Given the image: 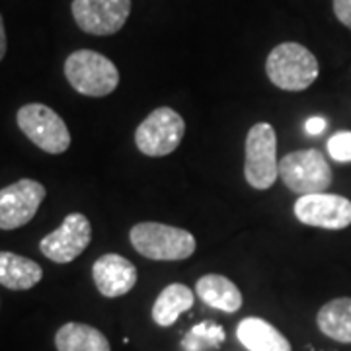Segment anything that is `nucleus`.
<instances>
[{"label":"nucleus","instance_id":"16","mask_svg":"<svg viewBox=\"0 0 351 351\" xmlns=\"http://www.w3.org/2000/svg\"><path fill=\"white\" fill-rule=\"evenodd\" d=\"M193 302H195V295L188 285L170 283L160 291V295L152 304V320L162 328L172 326L182 314L188 313L193 306Z\"/></svg>","mask_w":351,"mask_h":351},{"label":"nucleus","instance_id":"5","mask_svg":"<svg viewBox=\"0 0 351 351\" xmlns=\"http://www.w3.org/2000/svg\"><path fill=\"white\" fill-rule=\"evenodd\" d=\"M20 131L47 154H63L71 147V133L63 117L45 104H25L16 113Z\"/></svg>","mask_w":351,"mask_h":351},{"label":"nucleus","instance_id":"9","mask_svg":"<svg viewBox=\"0 0 351 351\" xmlns=\"http://www.w3.org/2000/svg\"><path fill=\"white\" fill-rule=\"evenodd\" d=\"M92 240V225L82 213L64 217L59 228H55L39 242L41 254L55 263H71L86 250Z\"/></svg>","mask_w":351,"mask_h":351},{"label":"nucleus","instance_id":"22","mask_svg":"<svg viewBox=\"0 0 351 351\" xmlns=\"http://www.w3.org/2000/svg\"><path fill=\"white\" fill-rule=\"evenodd\" d=\"M324 129H326V121H324V117H311V119L304 123V131H306V135H320Z\"/></svg>","mask_w":351,"mask_h":351},{"label":"nucleus","instance_id":"10","mask_svg":"<svg viewBox=\"0 0 351 351\" xmlns=\"http://www.w3.org/2000/svg\"><path fill=\"white\" fill-rule=\"evenodd\" d=\"M76 25L90 36L117 34L131 14V0H73Z\"/></svg>","mask_w":351,"mask_h":351},{"label":"nucleus","instance_id":"1","mask_svg":"<svg viewBox=\"0 0 351 351\" xmlns=\"http://www.w3.org/2000/svg\"><path fill=\"white\" fill-rule=\"evenodd\" d=\"M265 73L271 84L285 92H302L313 86L320 66L313 51L301 43L285 41L276 45L265 61Z\"/></svg>","mask_w":351,"mask_h":351},{"label":"nucleus","instance_id":"15","mask_svg":"<svg viewBox=\"0 0 351 351\" xmlns=\"http://www.w3.org/2000/svg\"><path fill=\"white\" fill-rule=\"evenodd\" d=\"M43 269L38 262L14 252H0V285L10 291H27L41 281Z\"/></svg>","mask_w":351,"mask_h":351},{"label":"nucleus","instance_id":"7","mask_svg":"<svg viewBox=\"0 0 351 351\" xmlns=\"http://www.w3.org/2000/svg\"><path fill=\"white\" fill-rule=\"evenodd\" d=\"M244 176L254 189H269L279 178L277 135L269 123H256L246 135Z\"/></svg>","mask_w":351,"mask_h":351},{"label":"nucleus","instance_id":"20","mask_svg":"<svg viewBox=\"0 0 351 351\" xmlns=\"http://www.w3.org/2000/svg\"><path fill=\"white\" fill-rule=\"evenodd\" d=\"M328 152L336 162H351V131H338L328 141Z\"/></svg>","mask_w":351,"mask_h":351},{"label":"nucleus","instance_id":"4","mask_svg":"<svg viewBox=\"0 0 351 351\" xmlns=\"http://www.w3.org/2000/svg\"><path fill=\"white\" fill-rule=\"evenodd\" d=\"M279 178L299 197L324 193L334 180L326 156L318 149H304L285 154L279 160Z\"/></svg>","mask_w":351,"mask_h":351},{"label":"nucleus","instance_id":"6","mask_svg":"<svg viewBox=\"0 0 351 351\" xmlns=\"http://www.w3.org/2000/svg\"><path fill=\"white\" fill-rule=\"evenodd\" d=\"M186 133V121L172 108L152 110L135 131V145L143 154L158 158L168 156L180 147Z\"/></svg>","mask_w":351,"mask_h":351},{"label":"nucleus","instance_id":"21","mask_svg":"<svg viewBox=\"0 0 351 351\" xmlns=\"http://www.w3.org/2000/svg\"><path fill=\"white\" fill-rule=\"evenodd\" d=\"M334 14L341 24L351 29V0H334Z\"/></svg>","mask_w":351,"mask_h":351},{"label":"nucleus","instance_id":"18","mask_svg":"<svg viewBox=\"0 0 351 351\" xmlns=\"http://www.w3.org/2000/svg\"><path fill=\"white\" fill-rule=\"evenodd\" d=\"M318 330L328 338L351 343V299L339 297L326 302L316 314Z\"/></svg>","mask_w":351,"mask_h":351},{"label":"nucleus","instance_id":"3","mask_svg":"<svg viewBox=\"0 0 351 351\" xmlns=\"http://www.w3.org/2000/svg\"><path fill=\"white\" fill-rule=\"evenodd\" d=\"M64 76L78 94L104 98L119 86V71L106 55L92 49H78L64 61Z\"/></svg>","mask_w":351,"mask_h":351},{"label":"nucleus","instance_id":"11","mask_svg":"<svg viewBox=\"0 0 351 351\" xmlns=\"http://www.w3.org/2000/svg\"><path fill=\"white\" fill-rule=\"evenodd\" d=\"M295 217L302 225L341 230L351 225V201L336 193H313L295 201Z\"/></svg>","mask_w":351,"mask_h":351},{"label":"nucleus","instance_id":"8","mask_svg":"<svg viewBox=\"0 0 351 351\" xmlns=\"http://www.w3.org/2000/svg\"><path fill=\"white\" fill-rule=\"evenodd\" d=\"M47 195L38 180H18L0 189V230H16L27 225Z\"/></svg>","mask_w":351,"mask_h":351},{"label":"nucleus","instance_id":"19","mask_svg":"<svg viewBox=\"0 0 351 351\" xmlns=\"http://www.w3.org/2000/svg\"><path fill=\"white\" fill-rule=\"evenodd\" d=\"M226 334L223 326H219L217 322H211V320H205V322L195 324L189 330L184 341H182V348H184V351L217 350L223 346Z\"/></svg>","mask_w":351,"mask_h":351},{"label":"nucleus","instance_id":"2","mask_svg":"<svg viewBox=\"0 0 351 351\" xmlns=\"http://www.w3.org/2000/svg\"><path fill=\"white\" fill-rule=\"evenodd\" d=\"M133 248L154 262H182L193 256L197 242L189 230L162 223H138L131 228Z\"/></svg>","mask_w":351,"mask_h":351},{"label":"nucleus","instance_id":"17","mask_svg":"<svg viewBox=\"0 0 351 351\" xmlns=\"http://www.w3.org/2000/svg\"><path fill=\"white\" fill-rule=\"evenodd\" d=\"M55 348L57 351H112L110 341L98 328L80 322H66L59 328Z\"/></svg>","mask_w":351,"mask_h":351},{"label":"nucleus","instance_id":"12","mask_svg":"<svg viewBox=\"0 0 351 351\" xmlns=\"http://www.w3.org/2000/svg\"><path fill=\"white\" fill-rule=\"evenodd\" d=\"M92 277L100 295L117 299L137 285V267L119 254H104L92 265Z\"/></svg>","mask_w":351,"mask_h":351},{"label":"nucleus","instance_id":"14","mask_svg":"<svg viewBox=\"0 0 351 351\" xmlns=\"http://www.w3.org/2000/svg\"><path fill=\"white\" fill-rule=\"evenodd\" d=\"M195 295L207 306L223 311V313H237L242 306V293L228 277L219 274H207L197 279Z\"/></svg>","mask_w":351,"mask_h":351},{"label":"nucleus","instance_id":"23","mask_svg":"<svg viewBox=\"0 0 351 351\" xmlns=\"http://www.w3.org/2000/svg\"><path fill=\"white\" fill-rule=\"evenodd\" d=\"M4 55H6V29H4L2 16H0V61L4 59Z\"/></svg>","mask_w":351,"mask_h":351},{"label":"nucleus","instance_id":"13","mask_svg":"<svg viewBox=\"0 0 351 351\" xmlns=\"http://www.w3.org/2000/svg\"><path fill=\"white\" fill-rule=\"evenodd\" d=\"M237 338L248 351H293L289 339L274 324L256 316L240 320Z\"/></svg>","mask_w":351,"mask_h":351}]
</instances>
